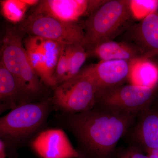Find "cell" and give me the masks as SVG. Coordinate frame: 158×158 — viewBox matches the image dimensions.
Returning <instances> with one entry per match:
<instances>
[{
	"label": "cell",
	"mask_w": 158,
	"mask_h": 158,
	"mask_svg": "<svg viewBox=\"0 0 158 158\" xmlns=\"http://www.w3.org/2000/svg\"><path fill=\"white\" fill-rule=\"evenodd\" d=\"M131 38L146 59L158 55V10L133 26Z\"/></svg>",
	"instance_id": "cell-11"
},
{
	"label": "cell",
	"mask_w": 158,
	"mask_h": 158,
	"mask_svg": "<svg viewBox=\"0 0 158 158\" xmlns=\"http://www.w3.org/2000/svg\"><path fill=\"white\" fill-rule=\"evenodd\" d=\"M130 9L133 18L141 21L158 10L156 0H129Z\"/></svg>",
	"instance_id": "cell-18"
},
{
	"label": "cell",
	"mask_w": 158,
	"mask_h": 158,
	"mask_svg": "<svg viewBox=\"0 0 158 158\" xmlns=\"http://www.w3.org/2000/svg\"><path fill=\"white\" fill-rule=\"evenodd\" d=\"M90 51L101 61L132 62L137 59H146L142 51L135 44L113 40L100 43L90 48Z\"/></svg>",
	"instance_id": "cell-12"
},
{
	"label": "cell",
	"mask_w": 158,
	"mask_h": 158,
	"mask_svg": "<svg viewBox=\"0 0 158 158\" xmlns=\"http://www.w3.org/2000/svg\"><path fill=\"white\" fill-rule=\"evenodd\" d=\"M1 52V62L14 75L21 93L34 95L40 92V81L32 68L19 31L13 28L6 31Z\"/></svg>",
	"instance_id": "cell-3"
},
{
	"label": "cell",
	"mask_w": 158,
	"mask_h": 158,
	"mask_svg": "<svg viewBox=\"0 0 158 158\" xmlns=\"http://www.w3.org/2000/svg\"><path fill=\"white\" fill-rule=\"evenodd\" d=\"M8 156L7 144L4 140L1 138L0 139V158H6Z\"/></svg>",
	"instance_id": "cell-21"
},
{
	"label": "cell",
	"mask_w": 158,
	"mask_h": 158,
	"mask_svg": "<svg viewBox=\"0 0 158 158\" xmlns=\"http://www.w3.org/2000/svg\"><path fill=\"white\" fill-rule=\"evenodd\" d=\"M2 10L3 15L11 22L21 21L29 7L25 0H6L2 1Z\"/></svg>",
	"instance_id": "cell-17"
},
{
	"label": "cell",
	"mask_w": 158,
	"mask_h": 158,
	"mask_svg": "<svg viewBox=\"0 0 158 158\" xmlns=\"http://www.w3.org/2000/svg\"><path fill=\"white\" fill-rule=\"evenodd\" d=\"M69 125L81 146L83 158H110L136 116L102 106L70 114Z\"/></svg>",
	"instance_id": "cell-1"
},
{
	"label": "cell",
	"mask_w": 158,
	"mask_h": 158,
	"mask_svg": "<svg viewBox=\"0 0 158 158\" xmlns=\"http://www.w3.org/2000/svg\"><path fill=\"white\" fill-rule=\"evenodd\" d=\"M52 103L57 110L70 114L92 109L96 104L97 89L93 79L85 70L53 88Z\"/></svg>",
	"instance_id": "cell-4"
},
{
	"label": "cell",
	"mask_w": 158,
	"mask_h": 158,
	"mask_svg": "<svg viewBox=\"0 0 158 158\" xmlns=\"http://www.w3.org/2000/svg\"><path fill=\"white\" fill-rule=\"evenodd\" d=\"M149 158H158V149L145 150Z\"/></svg>",
	"instance_id": "cell-22"
},
{
	"label": "cell",
	"mask_w": 158,
	"mask_h": 158,
	"mask_svg": "<svg viewBox=\"0 0 158 158\" xmlns=\"http://www.w3.org/2000/svg\"><path fill=\"white\" fill-rule=\"evenodd\" d=\"M21 30L30 35L52 40L62 45L81 44L85 47L84 27L77 22H66L34 12L22 24Z\"/></svg>",
	"instance_id": "cell-6"
},
{
	"label": "cell",
	"mask_w": 158,
	"mask_h": 158,
	"mask_svg": "<svg viewBox=\"0 0 158 158\" xmlns=\"http://www.w3.org/2000/svg\"><path fill=\"white\" fill-rule=\"evenodd\" d=\"M128 81L129 84L140 87L156 88L158 85V66L147 59L133 61Z\"/></svg>",
	"instance_id": "cell-14"
},
{
	"label": "cell",
	"mask_w": 158,
	"mask_h": 158,
	"mask_svg": "<svg viewBox=\"0 0 158 158\" xmlns=\"http://www.w3.org/2000/svg\"><path fill=\"white\" fill-rule=\"evenodd\" d=\"M31 147L41 158H83L71 144L66 134L58 129L40 133L32 141Z\"/></svg>",
	"instance_id": "cell-9"
},
{
	"label": "cell",
	"mask_w": 158,
	"mask_h": 158,
	"mask_svg": "<svg viewBox=\"0 0 158 158\" xmlns=\"http://www.w3.org/2000/svg\"><path fill=\"white\" fill-rule=\"evenodd\" d=\"M132 18L128 0L106 1L85 21V48L113 40L129 26Z\"/></svg>",
	"instance_id": "cell-2"
},
{
	"label": "cell",
	"mask_w": 158,
	"mask_h": 158,
	"mask_svg": "<svg viewBox=\"0 0 158 158\" xmlns=\"http://www.w3.org/2000/svg\"><path fill=\"white\" fill-rule=\"evenodd\" d=\"M48 102L27 103L12 109L0 119L2 139L19 141L37 132L45 123L49 112Z\"/></svg>",
	"instance_id": "cell-5"
},
{
	"label": "cell",
	"mask_w": 158,
	"mask_h": 158,
	"mask_svg": "<svg viewBox=\"0 0 158 158\" xmlns=\"http://www.w3.org/2000/svg\"><path fill=\"white\" fill-rule=\"evenodd\" d=\"M20 90L16 79L4 64L0 65V99L1 111L18 106L17 97Z\"/></svg>",
	"instance_id": "cell-15"
},
{
	"label": "cell",
	"mask_w": 158,
	"mask_h": 158,
	"mask_svg": "<svg viewBox=\"0 0 158 158\" xmlns=\"http://www.w3.org/2000/svg\"><path fill=\"white\" fill-rule=\"evenodd\" d=\"M68 70V57L66 46L62 45L56 68L54 74V80L56 84V86L66 81Z\"/></svg>",
	"instance_id": "cell-19"
},
{
	"label": "cell",
	"mask_w": 158,
	"mask_h": 158,
	"mask_svg": "<svg viewBox=\"0 0 158 158\" xmlns=\"http://www.w3.org/2000/svg\"><path fill=\"white\" fill-rule=\"evenodd\" d=\"M138 116L135 139L145 150L158 149V109L150 108Z\"/></svg>",
	"instance_id": "cell-13"
},
{
	"label": "cell",
	"mask_w": 158,
	"mask_h": 158,
	"mask_svg": "<svg viewBox=\"0 0 158 158\" xmlns=\"http://www.w3.org/2000/svg\"><path fill=\"white\" fill-rule=\"evenodd\" d=\"M156 88L123 84L98 95L96 105L138 116L150 108Z\"/></svg>",
	"instance_id": "cell-7"
},
{
	"label": "cell",
	"mask_w": 158,
	"mask_h": 158,
	"mask_svg": "<svg viewBox=\"0 0 158 158\" xmlns=\"http://www.w3.org/2000/svg\"><path fill=\"white\" fill-rule=\"evenodd\" d=\"M117 158H149L141 151L139 147L132 145L128 147L117 156Z\"/></svg>",
	"instance_id": "cell-20"
},
{
	"label": "cell",
	"mask_w": 158,
	"mask_h": 158,
	"mask_svg": "<svg viewBox=\"0 0 158 158\" xmlns=\"http://www.w3.org/2000/svg\"><path fill=\"white\" fill-rule=\"evenodd\" d=\"M132 62L100 61L85 68L95 83L97 96L106 90L124 84L128 79Z\"/></svg>",
	"instance_id": "cell-10"
},
{
	"label": "cell",
	"mask_w": 158,
	"mask_h": 158,
	"mask_svg": "<svg viewBox=\"0 0 158 158\" xmlns=\"http://www.w3.org/2000/svg\"><path fill=\"white\" fill-rule=\"evenodd\" d=\"M106 1L46 0L40 1L34 13L42 14L68 23L88 16Z\"/></svg>",
	"instance_id": "cell-8"
},
{
	"label": "cell",
	"mask_w": 158,
	"mask_h": 158,
	"mask_svg": "<svg viewBox=\"0 0 158 158\" xmlns=\"http://www.w3.org/2000/svg\"><path fill=\"white\" fill-rule=\"evenodd\" d=\"M85 48L84 45L81 44L66 46L69 62L66 81L75 77L81 72V69L88 56V52Z\"/></svg>",
	"instance_id": "cell-16"
}]
</instances>
